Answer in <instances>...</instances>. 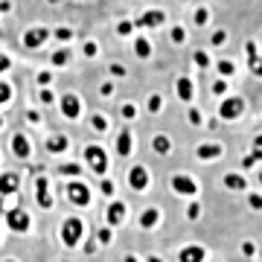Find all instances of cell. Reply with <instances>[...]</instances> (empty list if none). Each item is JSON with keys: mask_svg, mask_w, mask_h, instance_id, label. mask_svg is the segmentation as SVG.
Here are the masks:
<instances>
[{"mask_svg": "<svg viewBox=\"0 0 262 262\" xmlns=\"http://www.w3.org/2000/svg\"><path fill=\"white\" fill-rule=\"evenodd\" d=\"M225 41H227L225 29H215L213 35H210V44H213V47H222V44H225Z\"/></svg>", "mask_w": 262, "mask_h": 262, "instance_id": "obj_30", "label": "cell"}, {"mask_svg": "<svg viewBox=\"0 0 262 262\" xmlns=\"http://www.w3.org/2000/svg\"><path fill=\"white\" fill-rule=\"evenodd\" d=\"M9 9H12V3H9V0H0V15H6Z\"/></svg>", "mask_w": 262, "mask_h": 262, "instance_id": "obj_46", "label": "cell"}, {"mask_svg": "<svg viewBox=\"0 0 262 262\" xmlns=\"http://www.w3.org/2000/svg\"><path fill=\"white\" fill-rule=\"evenodd\" d=\"M155 222H158V210H149V213H143V219H140L143 227H155Z\"/></svg>", "mask_w": 262, "mask_h": 262, "instance_id": "obj_28", "label": "cell"}, {"mask_svg": "<svg viewBox=\"0 0 262 262\" xmlns=\"http://www.w3.org/2000/svg\"><path fill=\"white\" fill-rule=\"evenodd\" d=\"M79 236H82V222H79V219H70V222L64 225V239L73 245Z\"/></svg>", "mask_w": 262, "mask_h": 262, "instance_id": "obj_11", "label": "cell"}, {"mask_svg": "<svg viewBox=\"0 0 262 262\" xmlns=\"http://www.w3.org/2000/svg\"><path fill=\"white\" fill-rule=\"evenodd\" d=\"M56 67H64L67 61H70V50H58V53H53V58H50Z\"/></svg>", "mask_w": 262, "mask_h": 262, "instance_id": "obj_22", "label": "cell"}, {"mask_svg": "<svg viewBox=\"0 0 262 262\" xmlns=\"http://www.w3.org/2000/svg\"><path fill=\"white\" fill-rule=\"evenodd\" d=\"M15 189H18V175L15 172L0 175V192H15Z\"/></svg>", "mask_w": 262, "mask_h": 262, "instance_id": "obj_13", "label": "cell"}, {"mask_svg": "<svg viewBox=\"0 0 262 262\" xmlns=\"http://www.w3.org/2000/svg\"><path fill=\"white\" fill-rule=\"evenodd\" d=\"M67 192H70V198H73L76 204H88V187H84V184H79V181H76V184H70V187H67Z\"/></svg>", "mask_w": 262, "mask_h": 262, "instance_id": "obj_10", "label": "cell"}, {"mask_svg": "<svg viewBox=\"0 0 262 262\" xmlns=\"http://www.w3.org/2000/svg\"><path fill=\"white\" fill-rule=\"evenodd\" d=\"M9 99H12V84L9 82H0V105L9 102Z\"/></svg>", "mask_w": 262, "mask_h": 262, "instance_id": "obj_31", "label": "cell"}, {"mask_svg": "<svg viewBox=\"0 0 262 262\" xmlns=\"http://www.w3.org/2000/svg\"><path fill=\"white\" fill-rule=\"evenodd\" d=\"M169 38H172V44H184L187 41V32H184V27H172L169 29Z\"/></svg>", "mask_w": 262, "mask_h": 262, "instance_id": "obj_24", "label": "cell"}, {"mask_svg": "<svg viewBox=\"0 0 262 262\" xmlns=\"http://www.w3.org/2000/svg\"><path fill=\"white\" fill-rule=\"evenodd\" d=\"M84 158H88V163L94 166L96 175H105V169H108V158H105L102 146H88V149H84Z\"/></svg>", "mask_w": 262, "mask_h": 262, "instance_id": "obj_1", "label": "cell"}, {"mask_svg": "<svg viewBox=\"0 0 262 262\" xmlns=\"http://www.w3.org/2000/svg\"><path fill=\"white\" fill-rule=\"evenodd\" d=\"M242 108H245V102H242V99H239V96H230V99H225V102H222L219 114H222L225 120H236V117L242 114Z\"/></svg>", "mask_w": 262, "mask_h": 262, "instance_id": "obj_4", "label": "cell"}, {"mask_svg": "<svg viewBox=\"0 0 262 262\" xmlns=\"http://www.w3.org/2000/svg\"><path fill=\"white\" fill-rule=\"evenodd\" d=\"M120 114L122 117H125V120H134V117H137V105H131V102H125L120 108Z\"/></svg>", "mask_w": 262, "mask_h": 262, "instance_id": "obj_33", "label": "cell"}, {"mask_svg": "<svg viewBox=\"0 0 262 262\" xmlns=\"http://www.w3.org/2000/svg\"><path fill=\"white\" fill-rule=\"evenodd\" d=\"M192 61H195L198 67H210V56H207L204 50H195V53H192Z\"/></svg>", "mask_w": 262, "mask_h": 262, "instance_id": "obj_26", "label": "cell"}, {"mask_svg": "<svg viewBox=\"0 0 262 262\" xmlns=\"http://www.w3.org/2000/svg\"><path fill=\"white\" fill-rule=\"evenodd\" d=\"M38 99L44 105H53V91H50V88H41V91H38Z\"/></svg>", "mask_w": 262, "mask_h": 262, "instance_id": "obj_36", "label": "cell"}, {"mask_svg": "<svg viewBox=\"0 0 262 262\" xmlns=\"http://www.w3.org/2000/svg\"><path fill=\"white\" fill-rule=\"evenodd\" d=\"M61 172H64V175H76V178H79V175H82V166H79V163H67V166H61Z\"/></svg>", "mask_w": 262, "mask_h": 262, "instance_id": "obj_37", "label": "cell"}, {"mask_svg": "<svg viewBox=\"0 0 262 262\" xmlns=\"http://www.w3.org/2000/svg\"><path fill=\"white\" fill-rule=\"evenodd\" d=\"M163 20H166V15H163L160 9H149V12H143L134 24H137V27H160Z\"/></svg>", "mask_w": 262, "mask_h": 262, "instance_id": "obj_5", "label": "cell"}, {"mask_svg": "<svg viewBox=\"0 0 262 262\" xmlns=\"http://www.w3.org/2000/svg\"><path fill=\"white\" fill-rule=\"evenodd\" d=\"M91 125H94V131H105L108 128V120H105L102 114H94V117H91Z\"/></svg>", "mask_w": 262, "mask_h": 262, "instance_id": "obj_27", "label": "cell"}, {"mask_svg": "<svg viewBox=\"0 0 262 262\" xmlns=\"http://www.w3.org/2000/svg\"><path fill=\"white\" fill-rule=\"evenodd\" d=\"M172 187L178 189V192H184V195H195V181L192 178H187V175H175L172 178Z\"/></svg>", "mask_w": 262, "mask_h": 262, "instance_id": "obj_8", "label": "cell"}, {"mask_svg": "<svg viewBox=\"0 0 262 262\" xmlns=\"http://www.w3.org/2000/svg\"><path fill=\"white\" fill-rule=\"evenodd\" d=\"M227 187H245V181L242 178H239V175H227Z\"/></svg>", "mask_w": 262, "mask_h": 262, "instance_id": "obj_41", "label": "cell"}, {"mask_svg": "<svg viewBox=\"0 0 262 262\" xmlns=\"http://www.w3.org/2000/svg\"><path fill=\"white\" fill-rule=\"evenodd\" d=\"M181 259L184 262H198L201 259V248H187V251L181 253Z\"/></svg>", "mask_w": 262, "mask_h": 262, "instance_id": "obj_25", "label": "cell"}, {"mask_svg": "<svg viewBox=\"0 0 262 262\" xmlns=\"http://www.w3.org/2000/svg\"><path fill=\"white\" fill-rule=\"evenodd\" d=\"M99 94H102V96H111V94H114V82H102Z\"/></svg>", "mask_w": 262, "mask_h": 262, "instance_id": "obj_43", "label": "cell"}, {"mask_svg": "<svg viewBox=\"0 0 262 262\" xmlns=\"http://www.w3.org/2000/svg\"><path fill=\"white\" fill-rule=\"evenodd\" d=\"M47 149L50 151H64L67 149V137L64 134H53V137L47 140Z\"/></svg>", "mask_w": 262, "mask_h": 262, "instance_id": "obj_16", "label": "cell"}, {"mask_svg": "<svg viewBox=\"0 0 262 262\" xmlns=\"http://www.w3.org/2000/svg\"><path fill=\"white\" fill-rule=\"evenodd\" d=\"M131 29H134V24H131V20H120V24H117V35H131Z\"/></svg>", "mask_w": 262, "mask_h": 262, "instance_id": "obj_34", "label": "cell"}, {"mask_svg": "<svg viewBox=\"0 0 262 262\" xmlns=\"http://www.w3.org/2000/svg\"><path fill=\"white\" fill-rule=\"evenodd\" d=\"M175 88H178L181 102H192V96H195V84H192V79H187V76H181L178 82H175Z\"/></svg>", "mask_w": 262, "mask_h": 262, "instance_id": "obj_6", "label": "cell"}, {"mask_svg": "<svg viewBox=\"0 0 262 262\" xmlns=\"http://www.w3.org/2000/svg\"><path fill=\"white\" fill-rule=\"evenodd\" d=\"M53 38H58V41H70V38H73V29L58 27V29H53Z\"/></svg>", "mask_w": 262, "mask_h": 262, "instance_id": "obj_29", "label": "cell"}, {"mask_svg": "<svg viewBox=\"0 0 262 262\" xmlns=\"http://www.w3.org/2000/svg\"><path fill=\"white\" fill-rule=\"evenodd\" d=\"M9 64H12L9 58H6V56H0V73H3V70H9Z\"/></svg>", "mask_w": 262, "mask_h": 262, "instance_id": "obj_47", "label": "cell"}, {"mask_svg": "<svg viewBox=\"0 0 262 262\" xmlns=\"http://www.w3.org/2000/svg\"><path fill=\"white\" fill-rule=\"evenodd\" d=\"M198 24V27H204L207 20H210V9H204V6H201V9H195V18H192Z\"/></svg>", "mask_w": 262, "mask_h": 262, "instance_id": "obj_32", "label": "cell"}, {"mask_svg": "<svg viewBox=\"0 0 262 262\" xmlns=\"http://www.w3.org/2000/svg\"><path fill=\"white\" fill-rule=\"evenodd\" d=\"M0 125H3V120H0Z\"/></svg>", "mask_w": 262, "mask_h": 262, "instance_id": "obj_49", "label": "cell"}, {"mask_svg": "<svg viewBox=\"0 0 262 262\" xmlns=\"http://www.w3.org/2000/svg\"><path fill=\"white\" fill-rule=\"evenodd\" d=\"M12 149H15V158H29L32 146H29V140L24 134H15V137H12Z\"/></svg>", "mask_w": 262, "mask_h": 262, "instance_id": "obj_9", "label": "cell"}, {"mask_svg": "<svg viewBox=\"0 0 262 262\" xmlns=\"http://www.w3.org/2000/svg\"><path fill=\"white\" fill-rule=\"evenodd\" d=\"M82 53H84V56H88V58H94L96 53H99V47H96L94 41H84V47H82Z\"/></svg>", "mask_w": 262, "mask_h": 262, "instance_id": "obj_35", "label": "cell"}, {"mask_svg": "<svg viewBox=\"0 0 262 262\" xmlns=\"http://www.w3.org/2000/svg\"><path fill=\"white\" fill-rule=\"evenodd\" d=\"M225 91H227V82H225V79H215V82H213V94L222 96Z\"/></svg>", "mask_w": 262, "mask_h": 262, "instance_id": "obj_39", "label": "cell"}, {"mask_svg": "<svg viewBox=\"0 0 262 262\" xmlns=\"http://www.w3.org/2000/svg\"><path fill=\"white\" fill-rule=\"evenodd\" d=\"M248 53H251V70L256 76H262V58L256 56V50H253V44H248Z\"/></svg>", "mask_w": 262, "mask_h": 262, "instance_id": "obj_19", "label": "cell"}, {"mask_svg": "<svg viewBox=\"0 0 262 262\" xmlns=\"http://www.w3.org/2000/svg\"><path fill=\"white\" fill-rule=\"evenodd\" d=\"M50 3H61V0H50Z\"/></svg>", "mask_w": 262, "mask_h": 262, "instance_id": "obj_48", "label": "cell"}, {"mask_svg": "<svg viewBox=\"0 0 262 262\" xmlns=\"http://www.w3.org/2000/svg\"><path fill=\"white\" fill-rule=\"evenodd\" d=\"M122 215H125V207L122 204H111V213H108V219H111V225H120Z\"/></svg>", "mask_w": 262, "mask_h": 262, "instance_id": "obj_21", "label": "cell"}, {"mask_svg": "<svg viewBox=\"0 0 262 262\" xmlns=\"http://www.w3.org/2000/svg\"><path fill=\"white\" fill-rule=\"evenodd\" d=\"M146 108H149V114H160V108H163V99H160V94H151L149 102H146Z\"/></svg>", "mask_w": 262, "mask_h": 262, "instance_id": "obj_23", "label": "cell"}, {"mask_svg": "<svg viewBox=\"0 0 262 262\" xmlns=\"http://www.w3.org/2000/svg\"><path fill=\"white\" fill-rule=\"evenodd\" d=\"M111 73L114 76H125V67H122V64H111Z\"/></svg>", "mask_w": 262, "mask_h": 262, "instance_id": "obj_44", "label": "cell"}, {"mask_svg": "<svg viewBox=\"0 0 262 262\" xmlns=\"http://www.w3.org/2000/svg\"><path fill=\"white\" fill-rule=\"evenodd\" d=\"M117 151H120L122 158L131 155V131H120L117 134Z\"/></svg>", "mask_w": 262, "mask_h": 262, "instance_id": "obj_14", "label": "cell"}, {"mask_svg": "<svg viewBox=\"0 0 262 262\" xmlns=\"http://www.w3.org/2000/svg\"><path fill=\"white\" fill-rule=\"evenodd\" d=\"M134 53L140 58H149L151 56V44H149V38H134Z\"/></svg>", "mask_w": 262, "mask_h": 262, "instance_id": "obj_15", "label": "cell"}, {"mask_svg": "<svg viewBox=\"0 0 262 262\" xmlns=\"http://www.w3.org/2000/svg\"><path fill=\"white\" fill-rule=\"evenodd\" d=\"M215 67H219V73H222V76H230V73L236 70V67H233V61H219Z\"/></svg>", "mask_w": 262, "mask_h": 262, "instance_id": "obj_38", "label": "cell"}, {"mask_svg": "<svg viewBox=\"0 0 262 262\" xmlns=\"http://www.w3.org/2000/svg\"><path fill=\"white\" fill-rule=\"evenodd\" d=\"M50 82H53V73H47V70L38 73V84H41V88H50Z\"/></svg>", "mask_w": 262, "mask_h": 262, "instance_id": "obj_40", "label": "cell"}, {"mask_svg": "<svg viewBox=\"0 0 262 262\" xmlns=\"http://www.w3.org/2000/svg\"><path fill=\"white\" fill-rule=\"evenodd\" d=\"M9 225L15 227V230H27V215L15 210V213H9Z\"/></svg>", "mask_w": 262, "mask_h": 262, "instance_id": "obj_18", "label": "cell"}, {"mask_svg": "<svg viewBox=\"0 0 262 262\" xmlns=\"http://www.w3.org/2000/svg\"><path fill=\"white\" fill-rule=\"evenodd\" d=\"M38 201H41V207H50V198H47V178H38Z\"/></svg>", "mask_w": 262, "mask_h": 262, "instance_id": "obj_20", "label": "cell"}, {"mask_svg": "<svg viewBox=\"0 0 262 262\" xmlns=\"http://www.w3.org/2000/svg\"><path fill=\"white\" fill-rule=\"evenodd\" d=\"M187 120L192 122V125H198V122H201V114H198L195 108H189V111H187Z\"/></svg>", "mask_w": 262, "mask_h": 262, "instance_id": "obj_42", "label": "cell"}, {"mask_svg": "<svg viewBox=\"0 0 262 262\" xmlns=\"http://www.w3.org/2000/svg\"><path fill=\"white\" fill-rule=\"evenodd\" d=\"M27 120L29 122H41V114H38V111H27Z\"/></svg>", "mask_w": 262, "mask_h": 262, "instance_id": "obj_45", "label": "cell"}, {"mask_svg": "<svg viewBox=\"0 0 262 262\" xmlns=\"http://www.w3.org/2000/svg\"><path fill=\"white\" fill-rule=\"evenodd\" d=\"M219 155H222V146H219V143H204V146H198V158L201 160H213V158H219Z\"/></svg>", "mask_w": 262, "mask_h": 262, "instance_id": "obj_12", "label": "cell"}, {"mask_svg": "<svg viewBox=\"0 0 262 262\" xmlns=\"http://www.w3.org/2000/svg\"><path fill=\"white\" fill-rule=\"evenodd\" d=\"M61 114H64L67 120H76V117L82 114V102H79V96H76V94H64V96H61Z\"/></svg>", "mask_w": 262, "mask_h": 262, "instance_id": "obj_3", "label": "cell"}, {"mask_svg": "<svg viewBox=\"0 0 262 262\" xmlns=\"http://www.w3.org/2000/svg\"><path fill=\"white\" fill-rule=\"evenodd\" d=\"M128 181H131V187L134 189H146L149 187V172H146V166H134L131 169V175H128Z\"/></svg>", "mask_w": 262, "mask_h": 262, "instance_id": "obj_7", "label": "cell"}, {"mask_svg": "<svg viewBox=\"0 0 262 262\" xmlns=\"http://www.w3.org/2000/svg\"><path fill=\"white\" fill-rule=\"evenodd\" d=\"M47 38H53V32H50L47 27H35V29H27L24 32V47L27 50H38Z\"/></svg>", "mask_w": 262, "mask_h": 262, "instance_id": "obj_2", "label": "cell"}, {"mask_svg": "<svg viewBox=\"0 0 262 262\" xmlns=\"http://www.w3.org/2000/svg\"><path fill=\"white\" fill-rule=\"evenodd\" d=\"M151 146H155V151H158V155H169V149H172V140H169V137H163V134H158V137L151 140Z\"/></svg>", "mask_w": 262, "mask_h": 262, "instance_id": "obj_17", "label": "cell"}]
</instances>
